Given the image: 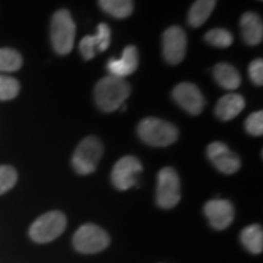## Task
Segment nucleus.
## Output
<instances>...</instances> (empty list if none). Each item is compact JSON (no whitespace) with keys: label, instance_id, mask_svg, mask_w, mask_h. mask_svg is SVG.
<instances>
[{"label":"nucleus","instance_id":"1","mask_svg":"<svg viewBox=\"0 0 263 263\" xmlns=\"http://www.w3.org/2000/svg\"><path fill=\"white\" fill-rule=\"evenodd\" d=\"M130 94V85L124 78L105 76L94 89V99L103 112H114L120 108Z\"/></svg>","mask_w":263,"mask_h":263},{"label":"nucleus","instance_id":"2","mask_svg":"<svg viewBox=\"0 0 263 263\" xmlns=\"http://www.w3.org/2000/svg\"><path fill=\"white\" fill-rule=\"evenodd\" d=\"M137 132L141 141L155 147L172 145L179 137L178 128L173 123L156 117H147L140 121Z\"/></svg>","mask_w":263,"mask_h":263},{"label":"nucleus","instance_id":"3","mask_svg":"<svg viewBox=\"0 0 263 263\" xmlns=\"http://www.w3.org/2000/svg\"><path fill=\"white\" fill-rule=\"evenodd\" d=\"M50 37L52 48L59 55L70 54L76 37V25L70 11L62 9L52 15Z\"/></svg>","mask_w":263,"mask_h":263},{"label":"nucleus","instance_id":"4","mask_svg":"<svg viewBox=\"0 0 263 263\" xmlns=\"http://www.w3.org/2000/svg\"><path fill=\"white\" fill-rule=\"evenodd\" d=\"M104 146L97 137H87L76 147L72 156V167L78 174L87 176L97 170L101 157Z\"/></svg>","mask_w":263,"mask_h":263},{"label":"nucleus","instance_id":"5","mask_svg":"<svg viewBox=\"0 0 263 263\" xmlns=\"http://www.w3.org/2000/svg\"><path fill=\"white\" fill-rule=\"evenodd\" d=\"M67 226L66 216L60 211H50L42 215L32 223L29 236L34 242L47 244L59 238Z\"/></svg>","mask_w":263,"mask_h":263},{"label":"nucleus","instance_id":"6","mask_svg":"<svg viewBox=\"0 0 263 263\" xmlns=\"http://www.w3.org/2000/svg\"><path fill=\"white\" fill-rule=\"evenodd\" d=\"M72 242L81 254H98L110 245V236L99 226L87 223L77 229Z\"/></svg>","mask_w":263,"mask_h":263},{"label":"nucleus","instance_id":"7","mask_svg":"<svg viewBox=\"0 0 263 263\" xmlns=\"http://www.w3.org/2000/svg\"><path fill=\"white\" fill-rule=\"evenodd\" d=\"M180 201V179L172 167H164L157 174L156 202L161 209L170 210Z\"/></svg>","mask_w":263,"mask_h":263},{"label":"nucleus","instance_id":"8","mask_svg":"<svg viewBox=\"0 0 263 263\" xmlns=\"http://www.w3.org/2000/svg\"><path fill=\"white\" fill-rule=\"evenodd\" d=\"M188 39L183 28L171 26L162 35V55L167 64L178 65L186 55Z\"/></svg>","mask_w":263,"mask_h":263},{"label":"nucleus","instance_id":"9","mask_svg":"<svg viewBox=\"0 0 263 263\" xmlns=\"http://www.w3.org/2000/svg\"><path fill=\"white\" fill-rule=\"evenodd\" d=\"M143 172V166L136 156L127 155L120 159L111 172V182L118 190H128L138 182V176Z\"/></svg>","mask_w":263,"mask_h":263},{"label":"nucleus","instance_id":"10","mask_svg":"<svg viewBox=\"0 0 263 263\" xmlns=\"http://www.w3.org/2000/svg\"><path fill=\"white\" fill-rule=\"evenodd\" d=\"M172 98L184 111L190 115H200L205 107V98L196 84L184 82L177 84L172 90Z\"/></svg>","mask_w":263,"mask_h":263},{"label":"nucleus","instance_id":"11","mask_svg":"<svg viewBox=\"0 0 263 263\" xmlns=\"http://www.w3.org/2000/svg\"><path fill=\"white\" fill-rule=\"evenodd\" d=\"M207 157L211 163L223 174H234L241 167V161L222 141H213L207 146Z\"/></svg>","mask_w":263,"mask_h":263},{"label":"nucleus","instance_id":"12","mask_svg":"<svg viewBox=\"0 0 263 263\" xmlns=\"http://www.w3.org/2000/svg\"><path fill=\"white\" fill-rule=\"evenodd\" d=\"M203 213L209 219L210 224L216 230H223L232 224L235 217V210L228 200L216 199L205 203Z\"/></svg>","mask_w":263,"mask_h":263},{"label":"nucleus","instance_id":"13","mask_svg":"<svg viewBox=\"0 0 263 263\" xmlns=\"http://www.w3.org/2000/svg\"><path fill=\"white\" fill-rule=\"evenodd\" d=\"M139 65V52L134 45H128L122 52L121 59H110L107 62V71L115 77L124 78L133 73Z\"/></svg>","mask_w":263,"mask_h":263},{"label":"nucleus","instance_id":"14","mask_svg":"<svg viewBox=\"0 0 263 263\" xmlns=\"http://www.w3.org/2000/svg\"><path fill=\"white\" fill-rule=\"evenodd\" d=\"M242 39L248 45H258L263 39V24L259 15L255 12H245L240 18Z\"/></svg>","mask_w":263,"mask_h":263},{"label":"nucleus","instance_id":"15","mask_svg":"<svg viewBox=\"0 0 263 263\" xmlns=\"http://www.w3.org/2000/svg\"><path fill=\"white\" fill-rule=\"evenodd\" d=\"M245 99L240 94L230 93L217 101L215 107L216 116L221 121H230L235 118L245 108Z\"/></svg>","mask_w":263,"mask_h":263},{"label":"nucleus","instance_id":"16","mask_svg":"<svg viewBox=\"0 0 263 263\" xmlns=\"http://www.w3.org/2000/svg\"><path fill=\"white\" fill-rule=\"evenodd\" d=\"M213 77L219 87L227 90L238 89L241 84V76L233 65L219 62L213 67Z\"/></svg>","mask_w":263,"mask_h":263},{"label":"nucleus","instance_id":"17","mask_svg":"<svg viewBox=\"0 0 263 263\" xmlns=\"http://www.w3.org/2000/svg\"><path fill=\"white\" fill-rule=\"evenodd\" d=\"M217 0H196L188 14V22L194 28L201 27L215 10Z\"/></svg>","mask_w":263,"mask_h":263},{"label":"nucleus","instance_id":"18","mask_svg":"<svg viewBox=\"0 0 263 263\" xmlns=\"http://www.w3.org/2000/svg\"><path fill=\"white\" fill-rule=\"evenodd\" d=\"M240 240L248 251L254 255L261 254L263 250V230L259 224H251L242 229Z\"/></svg>","mask_w":263,"mask_h":263},{"label":"nucleus","instance_id":"19","mask_svg":"<svg viewBox=\"0 0 263 263\" xmlns=\"http://www.w3.org/2000/svg\"><path fill=\"white\" fill-rule=\"evenodd\" d=\"M101 10L115 18H126L134 10L133 0H99Z\"/></svg>","mask_w":263,"mask_h":263},{"label":"nucleus","instance_id":"20","mask_svg":"<svg viewBox=\"0 0 263 263\" xmlns=\"http://www.w3.org/2000/svg\"><path fill=\"white\" fill-rule=\"evenodd\" d=\"M22 57L11 48L0 49V72H15L21 68Z\"/></svg>","mask_w":263,"mask_h":263},{"label":"nucleus","instance_id":"21","mask_svg":"<svg viewBox=\"0 0 263 263\" xmlns=\"http://www.w3.org/2000/svg\"><path fill=\"white\" fill-rule=\"evenodd\" d=\"M205 41L216 48H229L234 42L233 34L226 28H213L206 32Z\"/></svg>","mask_w":263,"mask_h":263},{"label":"nucleus","instance_id":"22","mask_svg":"<svg viewBox=\"0 0 263 263\" xmlns=\"http://www.w3.org/2000/svg\"><path fill=\"white\" fill-rule=\"evenodd\" d=\"M20 93V83L15 78L0 74V100H11Z\"/></svg>","mask_w":263,"mask_h":263},{"label":"nucleus","instance_id":"23","mask_svg":"<svg viewBox=\"0 0 263 263\" xmlns=\"http://www.w3.org/2000/svg\"><path fill=\"white\" fill-rule=\"evenodd\" d=\"M17 182V172L14 167L3 164L0 166V195L8 193Z\"/></svg>","mask_w":263,"mask_h":263},{"label":"nucleus","instance_id":"24","mask_svg":"<svg viewBox=\"0 0 263 263\" xmlns=\"http://www.w3.org/2000/svg\"><path fill=\"white\" fill-rule=\"evenodd\" d=\"M245 129L254 137H261L263 134V112H252L245 121Z\"/></svg>","mask_w":263,"mask_h":263},{"label":"nucleus","instance_id":"25","mask_svg":"<svg viewBox=\"0 0 263 263\" xmlns=\"http://www.w3.org/2000/svg\"><path fill=\"white\" fill-rule=\"evenodd\" d=\"M80 51L85 60H91L98 52V44L95 35H85L80 43Z\"/></svg>","mask_w":263,"mask_h":263},{"label":"nucleus","instance_id":"26","mask_svg":"<svg viewBox=\"0 0 263 263\" xmlns=\"http://www.w3.org/2000/svg\"><path fill=\"white\" fill-rule=\"evenodd\" d=\"M98 44V51H105L110 45L111 29L106 24H100L98 26V32L95 34Z\"/></svg>","mask_w":263,"mask_h":263},{"label":"nucleus","instance_id":"27","mask_svg":"<svg viewBox=\"0 0 263 263\" xmlns=\"http://www.w3.org/2000/svg\"><path fill=\"white\" fill-rule=\"evenodd\" d=\"M249 76L256 85L263 84V60L256 59L249 65Z\"/></svg>","mask_w":263,"mask_h":263}]
</instances>
